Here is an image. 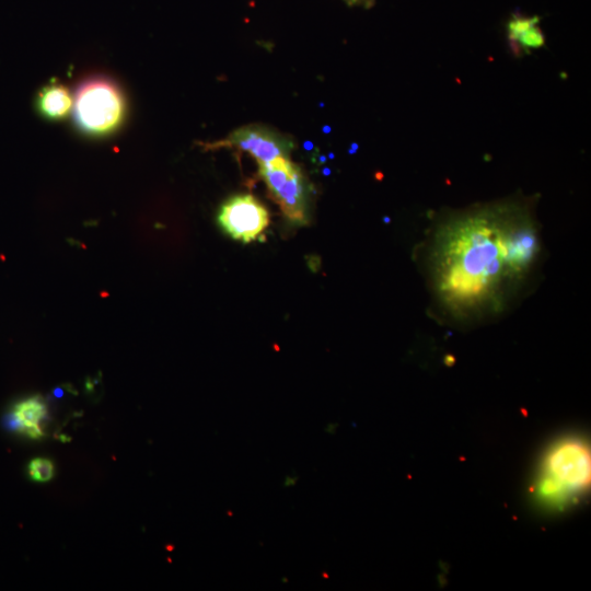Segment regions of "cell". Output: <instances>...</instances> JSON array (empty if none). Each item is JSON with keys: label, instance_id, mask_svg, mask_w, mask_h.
Instances as JSON below:
<instances>
[{"label": "cell", "instance_id": "1", "mask_svg": "<svg viewBox=\"0 0 591 591\" xmlns=\"http://www.w3.org/2000/svg\"><path fill=\"white\" fill-rule=\"evenodd\" d=\"M444 230L434 250L436 285L448 301L470 303L487 298L509 278L520 276L508 253L512 221L478 213Z\"/></svg>", "mask_w": 591, "mask_h": 591}, {"label": "cell", "instance_id": "2", "mask_svg": "<svg viewBox=\"0 0 591 591\" xmlns=\"http://www.w3.org/2000/svg\"><path fill=\"white\" fill-rule=\"evenodd\" d=\"M126 113L125 94L111 77L93 74L77 86L72 118L80 134L90 138L108 137L124 124Z\"/></svg>", "mask_w": 591, "mask_h": 591}, {"label": "cell", "instance_id": "3", "mask_svg": "<svg viewBox=\"0 0 591 591\" xmlns=\"http://www.w3.org/2000/svg\"><path fill=\"white\" fill-rule=\"evenodd\" d=\"M590 482V454L578 440H566L552 449L538 483L540 496L552 503H563L583 490Z\"/></svg>", "mask_w": 591, "mask_h": 591}, {"label": "cell", "instance_id": "4", "mask_svg": "<svg viewBox=\"0 0 591 591\" xmlns=\"http://www.w3.org/2000/svg\"><path fill=\"white\" fill-rule=\"evenodd\" d=\"M259 175L286 218L297 224L308 223V189L299 166L279 157L259 164Z\"/></svg>", "mask_w": 591, "mask_h": 591}, {"label": "cell", "instance_id": "5", "mask_svg": "<svg viewBox=\"0 0 591 591\" xmlns=\"http://www.w3.org/2000/svg\"><path fill=\"white\" fill-rule=\"evenodd\" d=\"M217 220L232 239L250 243L269 224L267 208L252 195H237L220 208Z\"/></svg>", "mask_w": 591, "mask_h": 591}, {"label": "cell", "instance_id": "6", "mask_svg": "<svg viewBox=\"0 0 591 591\" xmlns=\"http://www.w3.org/2000/svg\"><path fill=\"white\" fill-rule=\"evenodd\" d=\"M213 147L235 148L250 153L258 164H264L279 157H287L290 142L273 130L259 126H245L234 130L227 139Z\"/></svg>", "mask_w": 591, "mask_h": 591}, {"label": "cell", "instance_id": "7", "mask_svg": "<svg viewBox=\"0 0 591 591\" xmlns=\"http://www.w3.org/2000/svg\"><path fill=\"white\" fill-rule=\"evenodd\" d=\"M34 106L42 118L59 121L66 119L72 112L73 96L63 83L53 79L38 90Z\"/></svg>", "mask_w": 591, "mask_h": 591}, {"label": "cell", "instance_id": "8", "mask_svg": "<svg viewBox=\"0 0 591 591\" xmlns=\"http://www.w3.org/2000/svg\"><path fill=\"white\" fill-rule=\"evenodd\" d=\"M46 413V404L42 396L35 395L14 405L13 410L7 417V426L33 439H38L44 436L39 424Z\"/></svg>", "mask_w": 591, "mask_h": 591}, {"label": "cell", "instance_id": "9", "mask_svg": "<svg viewBox=\"0 0 591 591\" xmlns=\"http://www.w3.org/2000/svg\"><path fill=\"white\" fill-rule=\"evenodd\" d=\"M511 43L517 47L534 49L544 46L545 37L538 24H535L521 32Z\"/></svg>", "mask_w": 591, "mask_h": 591}, {"label": "cell", "instance_id": "10", "mask_svg": "<svg viewBox=\"0 0 591 591\" xmlns=\"http://www.w3.org/2000/svg\"><path fill=\"white\" fill-rule=\"evenodd\" d=\"M28 473L34 482H48L55 475V466L48 459L35 457L28 464Z\"/></svg>", "mask_w": 591, "mask_h": 591}, {"label": "cell", "instance_id": "11", "mask_svg": "<svg viewBox=\"0 0 591 591\" xmlns=\"http://www.w3.org/2000/svg\"><path fill=\"white\" fill-rule=\"evenodd\" d=\"M540 18L534 16H522V15H513L508 24V38L510 42H512L521 32L526 30L528 27L538 24Z\"/></svg>", "mask_w": 591, "mask_h": 591}, {"label": "cell", "instance_id": "12", "mask_svg": "<svg viewBox=\"0 0 591 591\" xmlns=\"http://www.w3.org/2000/svg\"><path fill=\"white\" fill-rule=\"evenodd\" d=\"M349 4L367 3L369 0H345Z\"/></svg>", "mask_w": 591, "mask_h": 591}, {"label": "cell", "instance_id": "13", "mask_svg": "<svg viewBox=\"0 0 591 591\" xmlns=\"http://www.w3.org/2000/svg\"><path fill=\"white\" fill-rule=\"evenodd\" d=\"M304 147H305L306 149H311V148L313 147V144H312L311 142H305V143H304Z\"/></svg>", "mask_w": 591, "mask_h": 591}, {"label": "cell", "instance_id": "14", "mask_svg": "<svg viewBox=\"0 0 591 591\" xmlns=\"http://www.w3.org/2000/svg\"><path fill=\"white\" fill-rule=\"evenodd\" d=\"M324 131L325 132H329L331 131V128L328 126H326V128H324Z\"/></svg>", "mask_w": 591, "mask_h": 591}, {"label": "cell", "instance_id": "15", "mask_svg": "<svg viewBox=\"0 0 591 591\" xmlns=\"http://www.w3.org/2000/svg\"><path fill=\"white\" fill-rule=\"evenodd\" d=\"M384 221L389 222V221H390V219H389V218H384Z\"/></svg>", "mask_w": 591, "mask_h": 591}]
</instances>
